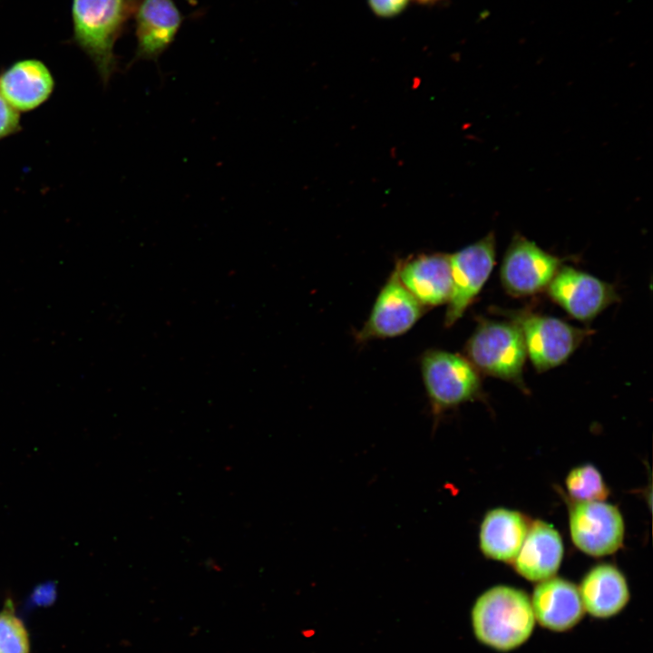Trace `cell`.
Masks as SVG:
<instances>
[{
	"instance_id": "7c38bea8",
	"label": "cell",
	"mask_w": 653,
	"mask_h": 653,
	"mask_svg": "<svg viewBox=\"0 0 653 653\" xmlns=\"http://www.w3.org/2000/svg\"><path fill=\"white\" fill-rule=\"evenodd\" d=\"M133 15L137 39L133 62L156 61L174 41L182 15L173 0H136Z\"/></svg>"
},
{
	"instance_id": "8992f818",
	"label": "cell",
	"mask_w": 653,
	"mask_h": 653,
	"mask_svg": "<svg viewBox=\"0 0 653 653\" xmlns=\"http://www.w3.org/2000/svg\"><path fill=\"white\" fill-rule=\"evenodd\" d=\"M495 258L496 240L492 232L450 255L452 293L444 326L454 325L472 305L489 278Z\"/></svg>"
},
{
	"instance_id": "9c48e42d",
	"label": "cell",
	"mask_w": 653,
	"mask_h": 653,
	"mask_svg": "<svg viewBox=\"0 0 653 653\" xmlns=\"http://www.w3.org/2000/svg\"><path fill=\"white\" fill-rule=\"evenodd\" d=\"M570 532L579 550L599 557L622 546L625 525L616 506L604 501L578 502L570 509Z\"/></svg>"
},
{
	"instance_id": "44dd1931",
	"label": "cell",
	"mask_w": 653,
	"mask_h": 653,
	"mask_svg": "<svg viewBox=\"0 0 653 653\" xmlns=\"http://www.w3.org/2000/svg\"><path fill=\"white\" fill-rule=\"evenodd\" d=\"M411 0H367L371 11L382 18H391L400 15Z\"/></svg>"
},
{
	"instance_id": "ffe728a7",
	"label": "cell",
	"mask_w": 653,
	"mask_h": 653,
	"mask_svg": "<svg viewBox=\"0 0 653 653\" xmlns=\"http://www.w3.org/2000/svg\"><path fill=\"white\" fill-rule=\"evenodd\" d=\"M21 131L20 114L0 94V140Z\"/></svg>"
},
{
	"instance_id": "7402d4cb",
	"label": "cell",
	"mask_w": 653,
	"mask_h": 653,
	"mask_svg": "<svg viewBox=\"0 0 653 653\" xmlns=\"http://www.w3.org/2000/svg\"><path fill=\"white\" fill-rule=\"evenodd\" d=\"M32 598L36 604H50L55 598V588L51 583L42 584L34 590Z\"/></svg>"
},
{
	"instance_id": "d6986e66",
	"label": "cell",
	"mask_w": 653,
	"mask_h": 653,
	"mask_svg": "<svg viewBox=\"0 0 653 653\" xmlns=\"http://www.w3.org/2000/svg\"><path fill=\"white\" fill-rule=\"evenodd\" d=\"M30 637L8 599L0 611V653H30Z\"/></svg>"
},
{
	"instance_id": "5bb4252c",
	"label": "cell",
	"mask_w": 653,
	"mask_h": 653,
	"mask_svg": "<svg viewBox=\"0 0 653 653\" xmlns=\"http://www.w3.org/2000/svg\"><path fill=\"white\" fill-rule=\"evenodd\" d=\"M54 89L51 71L37 59L16 61L0 73V94L18 112L38 108Z\"/></svg>"
},
{
	"instance_id": "ac0fdd59",
	"label": "cell",
	"mask_w": 653,
	"mask_h": 653,
	"mask_svg": "<svg viewBox=\"0 0 653 653\" xmlns=\"http://www.w3.org/2000/svg\"><path fill=\"white\" fill-rule=\"evenodd\" d=\"M566 488L575 502L604 501L609 494L600 473L591 464L573 468L566 477Z\"/></svg>"
},
{
	"instance_id": "9a60e30c",
	"label": "cell",
	"mask_w": 653,
	"mask_h": 653,
	"mask_svg": "<svg viewBox=\"0 0 653 653\" xmlns=\"http://www.w3.org/2000/svg\"><path fill=\"white\" fill-rule=\"evenodd\" d=\"M563 557V542L552 525L533 521L512 561L514 569L530 581L541 582L558 571Z\"/></svg>"
},
{
	"instance_id": "30bf717a",
	"label": "cell",
	"mask_w": 653,
	"mask_h": 653,
	"mask_svg": "<svg viewBox=\"0 0 653 653\" xmlns=\"http://www.w3.org/2000/svg\"><path fill=\"white\" fill-rule=\"evenodd\" d=\"M546 289L555 303L581 322L591 321L619 298L613 285L570 266H561Z\"/></svg>"
},
{
	"instance_id": "3957f363",
	"label": "cell",
	"mask_w": 653,
	"mask_h": 653,
	"mask_svg": "<svg viewBox=\"0 0 653 653\" xmlns=\"http://www.w3.org/2000/svg\"><path fill=\"white\" fill-rule=\"evenodd\" d=\"M463 351L479 374L504 380L527 391L523 380L527 352L522 333L513 321L479 319Z\"/></svg>"
},
{
	"instance_id": "2e32d148",
	"label": "cell",
	"mask_w": 653,
	"mask_h": 653,
	"mask_svg": "<svg viewBox=\"0 0 653 653\" xmlns=\"http://www.w3.org/2000/svg\"><path fill=\"white\" fill-rule=\"evenodd\" d=\"M580 596L584 610L596 619H609L619 614L630 597L625 576L609 563L596 565L583 577Z\"/></svg>"
},
{
	"instance_id": "4fadbf2b",
	"label": "cell",
	"mask_w": 653,
	"mask_h": 653,
	"mask_svg": "<svg viewBox=\"0 0 653 653\" xmlns=\"http://www.w3.org/2000/svg\"><path fill=\"white\" fill-rule=\"evenodd\" d=\"M531 602L535 620L555 632L570 630L580 621L585 612L576 585L554 576L539 582Z\"/></svg>"
},
{
	"instance_id": "8fae6325",
	"label": "cell",
	"mask_w": 653,
	"mask_h": 653,
	"mask_svg": "<svg viewBox=\"0 0 653 653\" xmlns=\"http://www.w3.org/2000/svg\"><path fill=\"white\" fill-rule=\"evenodd\" d=\"M395 268L402 284L426 309L447 304L452 293L450 255L418 254L398 260Z\"/></svg>"
},
{
	"instance_id": "e0dca14e",
	"label": "cell",
	"mask_w": 653,
	"mask_h": 653,
	"mask_svg": "<svg viewBox=\"0 0 653 653\" xmlns=\"http://www.w3.org/2000/svg\"><path fill=\"white\" fill-rule=\"evenodd\" d=\"M519 512L497 508L484 516L479 532V547L485 557L512 563L529 529Z\"/></svg>"
},
{
	"instance_id": "6da1fadb",
	"label": "cell",
	"mask_w": 653,
	"mask_h": 653,
	"mask_svg": "<svg viewBox=\"0 0 653 653\" xmlns=\"http://www.w3.org/2000/svg\"><path fill=\"white\" fill-rule=\"evenodd\" d=\"M475 638L498 651H510L524 644L535 626L531 599L521 590L498 585L482 593L471 612Z\"/></svg>"
},
{
	"instance_id": "7a4b0ae2",
	"label": "cell",
	"mask_w": 653,
	"mask_h": 653,
	"mask_svg": "<svg viewBox=\"0 0 653 653\" xmlns=\"http://www.w3.org/2000/svg\"><path fill=\"white\" fill-rule=\"evenodd\" d=\"M136 0H73V42L107 85L118 63L114 45L133 15Z\"/></svg>"
},
{
	"instance_id": "ba28073f",
	"label": "cell",
	"mask_w": 653,
	"mask_h": 653,
	"mask_svg": "<svg viewBox=\"0 0 653 653\" xmlns=\"http://www.w3.org/2000/svg\"><path fill=\"white\" fill-rule=\"evenodd\" d=\"M426 310L392 271L380 289L370 314L356 333L357 342L393 338L407 333Z\"/></svg>"
},
{
	"instance_id": "603a6c76",
	"label": "cell",
	"mask_w": 653,
	"mask_h": 653,
	"mask_svg": "<svg viewBox=\"0 0 653 653\" xmlns=\"http://www.w3.org/2000/svg\"><path fill=\"white\" fill-rule=\"evenodd\" d=\"M415 1L424 5H435L439 2H441L442 0H415Z\"/></svg>"
},
{
	"instance_id": "5b68a950",
	"label": "cell",
	"mask_w": 653,
	"mask_h": 653,
	"mask_svg": "<svg viewBox=\"0 0 653 653\" xmlns=\"http://www.w3.org/2000/svg\"><path fill=\"white\" fill-rule=\"evenodd\" d=\"M520 327L527 356L538 372L565 363L590 334L550 316L525 310L502 312Z\"/></svg>"
},
{
	"instance_id": "277c9868",
	"label": "cell",
	"mask_w": 653,
	"mask_h": 653,
	"mask_svg": "<svg viewBox=\"0 0 653 653\" xmlns=\"http://www.w3.org/2000/svg\"><path fill=\"white\" fill-rule=\"evenodd\" d=\"M420 368L434 423L447 411L483 395L481 374L464 356L427 349Z\"/></svg>"
},
{
	"instance_id": "52a82bcc",
	"label": "cell",
	"mask_w": 653,
	"mask_h": 653,
	"mask_svg": "<svg viewBox=\"0 0 653 653\" xmlns=\"http://www.w3.org/2000/svg\"><path fill=\"white\" fill-rule=\"evenodd\" d=\"M561 263L560 258L545 251L534 241L516 234L502 258V285L515 297L537 294L547 288Z\"/></svg>"
}]
</instances>
